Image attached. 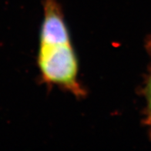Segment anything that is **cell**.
<instances>
[{
	"label": "cell",
	"instance_id": "cell-1",
	"mask_svg": "<svg viewBox=\"0 0 151 151\" xmlns=\"http://www.w3.org/2000/svg\"><path fill=\"white\" fill-rule=\"evenodd\" d=\"M40 31L38 65L43 80L76 97L85 96L78 80V62L63 11L56 0H46Z\"/></svg>",
	"mask_w": 151,
	"mask_h": 151
},
{
	"label": "cell",
	"instance_id": "cell-2",
	"mask_svg": "<svg viewBox=\"0 0 151 151\" xmlns=\"http://www.w3.org/2000/svg\"><path fill=\"white\" fill-rule=\"evenodd\" d=\"M147 99H148V109H149V119L150 122L151 123V74L148 80L147 88Z\"/></svg>",
	"mask_w": 151,
	"mask_h": 151
},
{
	"label": "cell",
	"instance_id": "cell-3",
	"mask_svg": "<svg viewBox=\"0 0 151 151\" xmlns=\"http://www.w3.org/2000/svg\"><path fill=\"white\" fill-rule=\"evenodd\" d=\"M148 48L150 50V52L151 53V40L149 41V43H148Z\"/></svg>",
	"mask_w": 151,
	"mask_h": 151
}]
</instances>
